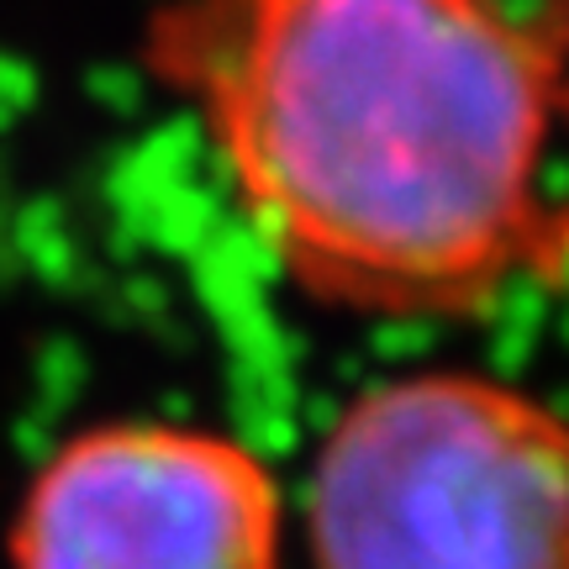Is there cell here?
Instances as JSON below:
<instances>
[{
    "label": "cell",
    "mask_w": 569,
    "mask_h": 569,
    "mask_svg": "<svg viewBox=\"0 0 569 569\" xmlns=\"http://www.w3.org/2000/svg\"><path fill=\"white\" fill-rule=\"evenodd\" d=\"M269 465L227 432L106 422L59 443L11 517V569H280Z\"/></svg>",
    "instance_id": "obj_3"
},
{
    "label": "cell",
    "mask_w": 569,
    "mask_h": 569,
    "mask_svg": "<svg viewBox=\"0 0 569 569\" xmlns=\"http://www.w3.org/2000/svg\"><path fill=\"white\" fill-rule=\"evenodd\" d=\"M317 569H569V417L486 375H407L327 427Z\"/></svg>",
    "instance_id": "obj_2"
},
{
    "label": "cell",
    "mask_w": 569,
    "mask_h": 569,
    "mask_svg": "<svg viewBox=\"0 0 569 569\" xmlns=\"http://www.w3.org/2000/svg\"><path fill=\"white\" fill-rule=\"evenodd\" d=\"M132 53L311 301L459 322L569 269V0H142Z\"/></svg>",
    "instance_id": "obj_1"
}]
</instances>
